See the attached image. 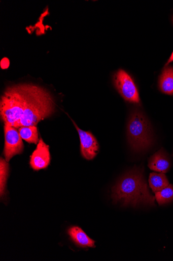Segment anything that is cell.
<instances>
[{"instance_id":"obj_12","label":"cell","mask_w":173,"mask_h":261,"mask_svg":"<svg viewBox=\"0 0 173 261\" xmlns=\"http://www.w3.org/2000/svg\"><path fill=\"white\" fill-rule=\"evenodd\" d=\"M150 186L155 193L158 192L169 185V182L164 173H153L149 178Z\"/></svg>"},{"instance_id":"obj_4","label":"cell","mask_w":173,"mask_h":261,"mask_svg":"<svg viewBox=\"0 0 173 261\" xmlns=\"http://www.w3.org/2000/svg\"><path fill=\"white\" fill-rule=\"evenodd\" d=\"M127 130L129 144L134 151H145L152 145L153 137L150 124L139 110L132 111Z\"/></svg>"},{"instance_id":"obj_5","label":"cell","mask_w":173,"mask_h":261,"mask_svg":"<svg viewBox=\"0 0 173 261\" xmlns=\"http://www.w3.org/2000/svg\"><path fill=\"white\" fill-rule=\"evenodd\" d=\"M114 84L122 97L130 103L139 104V93L132 77L124 70L119 69L114 74Z\"/></svg>"},{"instance_id":"obj_9","label":"cell","mask_w":173,"mask_h":261,"mask_svg":"<svg viewBox=\"0 0 173 261\" xmlns=\"http://www.w3.org/2000/svg\"><path fill=\"white\" fill-rule=\"evenodd\" d=\"M170 166L169 158L163 149L154 154L148 163V167L151 170L162 173H167Z\"/></svg>"},{"instance_id":"obj_2","label":"cell","mask_w":173,"mask_h":261,"mask_svg":"<svg viewBox=\"0 0 173 261\" xmlns=\"http://www.w3.org/2000/svg\"><path fill=\"white\" fill-rule=\"evenodd\" d=\"M32 84H21L8 87L0 100V115L4 124L18 128V123L27 105Z\"/></svg>"},{"instance_id":"obj_15","label":"cell","mask_w":173,"mask_h":261,"mask_svg":"<svg viewBox=\"0 0 173 261\" xmlns=\"http://www.w3.org/2000/svg\"><path fill=\"white\" fill-rule=\"evenodd\" d=\"M155 198L160 205L171 202L173 200V186L169 185L161 191L156 193Z\"/></svg>"},{"instance_id":"obj_13","label":"cell","mask_w":173,"mask_h":261,"mask_svg":"<svg viewBox=\"0 0 173 261\" xmlns=\"http://www.w3.org/2000/svg\"><path fill=\"white\" fill-rule=\"evenodd\" d=\"M18 132L22 140L29 144H38L40 139L37 126L21 127Z\"/></svg>"},{"instance_id":"obj_1","label":"cell","mask_w":173,"mask_h":261,"mask_svg":"<svg viewBox=\"0 0 173 261\" xmlns=\"http://www.w3.org/2000/svg\"><path fill=\"white\" fill-rule=\"evenodd\" d=\"M115 203L123 206H155V198L151 195L143 173L134 169L123 175L112 188Z\"/></svg>"},{"instance_id":"obj_14","label":"cell","mask_w":173,"mask_h":261,"mask_svg":"<svg viewBox=\"0 0 173 261\" xmlns=\"http://www.w3.org/2000/svg\"><path fill=\"white\" fill-rule=\"evenodd\" d=\"M9 172L8 162L1 158V160H0V195H1V197H3L5 194Z\"/></svg>"},{"instance_id":"obj_8","label":"cell","mask_w":173,"mask_h":261,"mask_svg":"<svg viewBox=\"0 0 173 261\" xmlns=\"http://www.w3.org/2000/svg\"><path fill=\"white\" fill-rule=\"evenodd\" d=\"M51 162L49 147L43 139H40L37 147L31 156L30 166L34 171H39L48 167Z\"/></svg>"},{"instance_id":"obj_3","label":"cell","mask_w":173,"mask_h":261,"mask_svg":"<svg viewBox=\"0 0 173 261\" xmlns=\"http://www.w3.org/2000/svg\"><path fill=\"white\" fill-rule=\"evenodd\" d=\"M55 111V102L50 92L41 86L33 84L18 128L37 126L40 122L52 115Z\"/></svg>"},{"instance_id":"obj_17","label":"cell","mask_w":173,"mask_h":261,"mask_svg":"<svg viewBox=\"0 0 173 261\" xmlns=\"http://www.w3.org/2000/svg\"><path fill=\"white\" fill-rule=\"evenodd\" d=\"M172 23H173V16H172Z\"/></svg>"},{"instance_id":"obj_10","label":"cell","mask_w":173,"mask_h":261,"mask_svg":"<svg viewBox=\"0 0 173 261\" xmlns=\"http://www.w3.org/2000/svg\"><path fill=\"white\" fill-rule=\"evenodd\" d=\"M71 240L77 246L83 248H95V242L78 226H72L67 231Z\"/></svg>"},{"instance_id":"obj_11","label":"cell","mask_w":173,"mask_h":261,"mask_svg":"<svg viewBox=\"0 0 173 261\" xmlns=\"http://www.w3.org/2000/svg\"><path fill=\"white\" fill-rule=\"evenodd\" d=\"M159 87L162 93L173 96V66L163 69L159 77Z\"/></svg>"},{"instance_id":"obj_6","label":"cell","mask_w":173,"mask_h":261,"mask_svg":"<svg viewBox=\"0 0 173 261\" xmlns=\"http://www.w3.org/2000/svg\"><path fill=\"white\" fill-rule=\"evenodd\" d=\"M5 145L4 154L9 162L15 155L21 154L24 150L22 139L16 128L5 124Z\"/></svg>"},{"instance_id":"obj_7","label":"cell","mask_w":173,"mask_h":261,"mask_svg":"<svg viewBox=\"0 0 173 261\" xmlns=\"http://www.w3.org/2000/svg\"><path fill=\"white\" fill-rule=\"evenodd\" d=\"M79 134L82 156L88 160L94 159L99 150V145L95 137L90 132L84 131L72 120Z\"/></svg>"},{"instance_id":"obj_16","label":"cell","mask_w":173,"mask_h":261,"mask_svg":"<svg viewBox=\"0 0 173 261\" xmlns=\"http://www.w3.org/2000/svg\"><path fill=\"white\" fill-rule=\"evenodd\" d=\"M173 62V52L171 54L169 59H168L167 62L166 64V65H168L170 63Z\"/></svg>"}]
</instances>
